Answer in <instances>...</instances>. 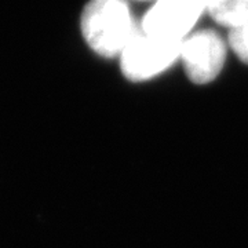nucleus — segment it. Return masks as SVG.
Masks as SVG:
<instances>
[{"label":"nucleus","mask_w":248,"mask_h":248,"mask_svg":"<svg viewBox=\"0 0 248 248\" xmlns=\"http://www.w3.org/2000/svg\"><path fill=\"white\" fill-rule=\"evenodd\" d=\"M182 40H170L137 31L120 54L123 75L131 81L149 80L170 68L181 54Z\"/></svg>","instance_id":"nucleus-2"},{"label":"nucleus","mask_w":248,"mask_h":248,"mask_svg":"<svg viewBox=\"0 0 248 248\" xmlns=\"http://www.w3.org/2000/svg\"><path fill=\"white\" fill-rule=\"evenodd\" d=\"M208 0H157L142 19V32L149 36L184 40L195 27Z\"/></svg>","instance_id":"nucleus-3"},{"label":"nucleus","mask_w":248,"mask_h":248,"mask_svg":"<svg viewBox=\"0 0 248 248\" xmlns=\"http://www.w3.org/2000/svg\"><path fill=\"white\" fill-rule=\"evenodd\" d=\"M205 10L218 24L231 29L248 22V0H208Z\"/></svg>","instance_id":"nucleus-5"},{"label":"nucleus","mask_w":248,"mask_h":248,"mask_svg":"<svg viewBox=\"0 0 248 248\" xmlns=\"http://www.w3.org/2000/svg\"><path fill=\"white\" fill-rule=\"evenodd\" d=\"M81 33L99 55H120L137 29L125 0H90L81 14Z\"/></svg>","instance_id":"nucleus-1"},{"label":"nucleus","mask_w":248,"mask_h":248,"mask_svg":"<svg viewBox=\"0 0 248 248\" xmlns=\"http://www.w3.org/2000/svg\"><path fill=\"white\" fill-rule=\"evenodd\" d=\"M179 57L187 78L196 84H205L221 73L226 46L214 31H202L182 40Z\"/></svg>","instance_id":"nucleus-4"},{"label":"nucleus","mask_w":248,"mask_h":248,"mask_svg":"<svg viewBox=\"0 0 248 248\" xmlns=\"http://www.w3.org/2000/svg\"><path fill=\"white\" fill-rule=\"evenodd\" d=\"M229 43L240 60L248 63V22L232 28L229 32Z\"/></svg>","instance_id":"nucleus-6"}]
</instances>
